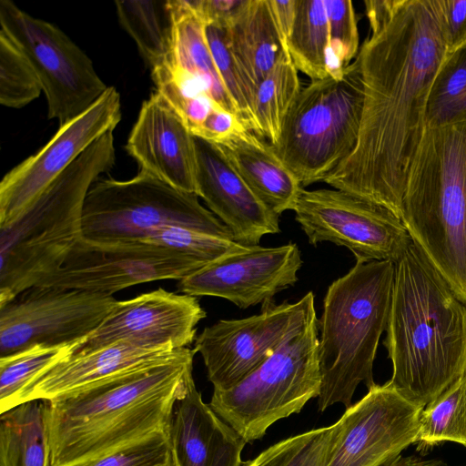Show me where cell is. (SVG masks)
<instances>
[{"mask_svg":"<svg viewBox=\"0 0 466 466\" xmlns=\"http://www.w3.org/2000/svg\"><path fill=\"white\" fill-rule=\"evenodd\" d=\"M356 59L363 83L359 137L324 182L400 218L410 165L426 130L433 80L450 56L436 0H396Z\"/></svg>","mask_w":466,"mask_h":466,"instance_id":"6da1fadb","label":"cell"},{"mask_svg":"<svg viewBox=\"0 0 466 466\" xmlns=\"http://www.w3.org/2000/svg\"><path fill=\"white\" fill-rule=\"evenodd\" d=\"M195 350L45 400L49 466H71L169 428L193 379Z\"/></svg>","mask_w":466,"mask_h":466,"instance_id":"7a4b0ae2","label":"cell"},{"mask_svg":"<svg viewBox=\"0 0 466 466\" xmlns=\"http://www.w3.org/2000/svg\"><path fill=\"white\" fill-rule=\"evenodd\" d=\"M394 265L389 382L424 408L466 372V303L413 241Z\"/></svg>","mask_w":466,"mask_h":466,"instance_id":"3957f363","label":"cell"},{"mask_svg":"<svg viewBox=\"0 0 466 466\" xmlns=\"http://www.w3.org/2000/svg\"><path fill=\"white\" fill-rule=\"evenodd\" d=\"M116 163L113 131L93 143L9 225L0 227V306L56 271L82 238L86 195Z\"/></svg>","mask_w":466,"mask_h":466,"instance_id":"277c9868","label":"cell"},{"mask_svg":"<svg viewBox=\"0 0 466 466\" xmlns=\"http://www.w3.org/2000/svg\"><path fill=\"white\" fill-rule=\"evenodd\" d=\"M400 219L466 303V124L426 128L409 170Z\"/></svg>","mask_w":466,"mask_h":466,"instance_id":"5b68a950","label":"cell"},{"mask_svg":"<svg viewBox=\"0 0 466 466\" xmlns=\"http://www.w3.org/2000/svg\"><path fill=\"white\" fill-rule=\"evenodd\" d=\"M395 265L356 262L326 291L318 319L321 389L320 411L337 403L346 409L360 383L370 389L380 339L386 331Z\"/></svg>","mask_w":466,"mask_h":466,"instance_id":"8992f818","label":"cell"},{"mask_svg":"<svg viewBox=\"0 0 466 466\" xmlns=\"http://www.w3.org/2000/svg\"><path fill=\"white\" fill-rule=\"evenodd\" d=\"M357 59L340 78L311 81L293 103L273 152L304 188L323 181L356 147L363 106Z\"/></svg>","mask_w":466,"mask_h":466,"instance_id":"52a82bcc","label":"cell"},{"mask_svg":"<svg viewBox=\"0 0 466 466\" xmlns=\"http://www.w3.org/2000/svg\"><path fill=\"white\" fill-rule=\"evenodd\" d=\"M321 389L317 315L240 382L215 390L210 408L247 443L299 413Z\"/></svg>","mask_w":466,"mask_h":466,"instance_id":"ba28073f","label":"cell"},{"mask_svg":"<svg viewBox=\"0 0 466 466\" xmlns=\"http://www.w3.org/2000/svg\"><path fill=\"white\" fill-rule=\"evenodd\" d=\"M180 226L232 239L229 229L198 201L139 170L127 180L98 178L83 208L82 238L98 243L136 242L164 226Z\"/></svg>","mask_w":466,"mask_h":466,"instance_id":"9c48e42d","label":"cell"},{"mask_svg":"<svg viewBox=\"0 0 466 466\" xmlns=\"http://www.w3.org/2000/svg\"><path fill=\"white\" fill-rule=\"evenodd\" d=\"M0 25L31 63L46 97L48 118L59 127L83 114L108 88L87 55L54 24L0 0Z\"/></svg>","mask_w":466,"mask_h":466,"instance_id":"30bf717a","label":"cell"},{"mask_svg":"<svg viewBox=\"0 0 466 466\" xmlns=\"http://www.w3.org/2000/svg\"><path fill=\"white\" fill-rule=\"evenodd\" d=\"M293 211L310 245L345 247L356 262L395 264L412 241L392 211L343 190L302 188Z\"/></svg>","mask_w":466,"mask_h":466,"instance_id":"8fae6325","label":"cell"},{"mask_svg":"<svg viewBox=\"0 0 466 466\" xmlns=\"http://www.w3.org/2000/svg\"><path fill=\"white\" fill-rule=\"evenodd\" d=\"M314 302L311 291L294 303L270 299L259 314L206 327L193 350L202 357L213 389L232 388L253 372L316 316Z\"/></svg>","mask_w":466,"mask_h":466,"instance_id":"7c38bea8","label":"cell"},{"mask_svg":"<svg viewBox=\"0 0 466 466\" xmlns=\"http://www.w3.org/2000/svg\"><path fill=\"white\" fill-rule=\"evenodd\" d=\"M207 266L190 255L144 241L98 243L81 238L61 267L35 286L112 296L141 283L181 280Z\"/></svg>","mask_w":466,"mask_h":466,"instance_id":"4fadbf2b","label":"cell"},{"mask_svg":"<svg viewBox=\"0 0 466 466\" xmlns=\"http://www.w3.org/2000/svg\"><path fill=\"white\" fill-rule=\"evenodd\" d=\"M116 301L106 294L33 286L0 306V357L35 345L83 340L102 324Z\"/></svg>","mask_w":466,"mask_h":466,"instance_id":"5bb4252c","label":"cell"},{"mask_svg":"<svg viewBox=\"0 0 466 466\" xmlns=\"http://www.w3.org/2000/svg\"><path fill=\"white\" fill-rule=\"evenodd\" d=\"M423 407L375 384L332 425L325 466H380L415 444Z\"/></svg>","mask_w":466,"mask_h":466,"instance_id":"9a60e30c","label":"cell"},{"mask_svg":"<svg viewBox=\"0 0 466 466\" xmlns=\"http://www.w3.org/2000/svg\"><path fill=\"white\" fill-rule=\"evenodd\" d=\"M121 117L120 95L108 86L87 110L59 127L43 147L6 173L0 183V227L12 223L93 143L114 131Z\"/></svg>","mask_w":466,"mask_h":466,"instance_id":"2e32d148","label":"cell"},{"mask_svg":"<svg viewBox=\"0 0 466 466\" xmlns=\"http://www.w3.org/2000/svg\"><path fill=\"white\" fill-rule=\"evenodd\" d=\"M206 316L197 297L157 289L116 301L102 324L74 354L118 341L151 348H187L195 341L197 326Z\"/></svg>","mask_w":466,"mask_h":466,"instance_id":"e0dca14e","label":"cell"},{"mask_svg":"<svg viewBox=\"0 0 466 466\" xmlns=\"http://www.w3.org/2000/svg\"><path fill=\"white\" fill-rule=\"evenodd\" d=\"M295 243L259 245L224 257L178 281V290L194 297H218L240 309L270 300L293 286L302 267Z\"/></svg>","mask_w":466,"mask_h":466,"instance_id":"ac0fdd59","label":"cell"},{"mask_svg":"<svg viewBox=\"0 0 466 466\" xmlns=\"http://www.w3.org/2000/svg\"><path fill=\"white\" fill-rule=\"evenodd\" d=\"M196 194L229 229L233 240L258 246L263 236L280 232L279 216L254 194L220 148L194 136Z\"/></svg>","mask_w":466,"mask_h":466,"instance_id":"d6986e66","label":"cell"},{"mask_svg":"<svg viewBox=\"0 0 466 466\" xmlns=\"http://www.w3.org/2000/svg\"><path fill=\"white\" fill-rule=\"evenodd\" d=\"M126 149L140 170L176 188L196 194L194 136L157 91L143 102Z\"/></svg>","mask_w":466,"mask_h":466,"instance_id":"ffe728a7","label":"cell"},{"mask_svg":"<svg viewBox=\"0 0 466 466\" xmlns=\"http://www.w3.org/2000/svg\"><path fill=\"white\" fill-rule=\"evenodd\" d=\"M186 348H151L118 341L94 350L75 353L35 381L23 395L22 403L50 400L100 381L179 357Z\"/></svg>","mask_w":466,"mask_h":466,"instance_id":"44dd1931","label":"cell"},{"mask_svg":"<svg viewBox=\"0 0 466 466\" xmlns=\"http://www.w3.org/2000/svg\"><path fill=\"white\" fill-rule=\"evenodd\" d=\"M174 466H241L246 441L206 403L193 381L169 424Z\"/></svg>","mask_w":466,"mask_h":466,"instance_id":"7402d4cb","label":"cell"},{"mask_svg":"<svg viewBox=\"0 0 466 466\" xmlns=\"http://www.w3.org/2000/svg\"><path fill=\"white\" fill-rule=\"evenodd\" d=\"M169 4L174 22L167 62L171 72L189 91L207 96L218 108L238 118L208 46L207 24L193 8L191 0H169Z\"/></svg>","mask_w":466,"mask_h":466,"instance_id":"603a6c76","label":"cell"},{"mask_svg":"<svg viewBox=\"0 0 466 466\" xmlns=\"http://www.w3.org/2000/svg\"><path fill=\"white\" fill-rule=\"evenodd\" d=\"M216 145L271 211L280 216L294 210L303 187L268 142L242 128Z\"/></svg>","mask_w":466,"mask_h":466,"instance_id":"cb8c5ba5","label":"cell"},{"mask_svg":"<svg viewBox=\"0 0 466 466\" xmlns=\"http://www.w3.org/2000/svg\"><path fill=\"white\" fill-rule=\"evenodd\" d=\"M224 32L231 55L256 94L258 84L280 57L289 54L269 0H245Z\"/></svg>","mask_w":466,"mask_h":466,"instance_id":"d4e9b609","label":"cell"},{"mask_svg":"<svg viewBox=\"0 0 466 466\" xmlns=\"http://www.w3.org/2000/svg\"><path fill=\"white\" fill-rule=\"evenodd\" d=\"M45 408L35 400L0 414V466H49Z\"/></svg>","mask_w":466,"mask_h":466,"instance_id":"484cf974","label":"cell"},{"mask_svg":"<svg viewBox=\"0 0 466 466\" xmlns=\"http://www.w3.org/2000/svg\"><path fill=\"white\" fill-rule=\"evenodd\" d=\"M115 5L119 23L136 42L149 68L167 63L174 27L169 0H118Z\"/></svg>","mask_w":466,"mask_h":466,"instance_id":"4316f807","label":"cell"},{"mask_svg":"<svg viewBox=\"0 0 466 466\" xmlns=\"http://www.w3.org/2000/svg\"><path fill=\"white\" fill-rule=\"evenodd\" d=\"M329 42L324 0H296L295 17L287 48L297 70L311 81L329 76Z\"/></svg>","mask_w":466,"mask_h":466,"instance_id":"83f0119b","label":"cell"},{"mask_svg":"<svg viewBox=\"0 0 466 466\" xmlns=\"http://www.w3.org/2000/svg\"><path fill=\"white\" fill-rule=\"evenodd\" d=\"M84 340L60 346L35 345L0 357V414L20 405L25 392L71 357Z\"/></svg>","mask_w":466,"mask_h":466,"instance_id":"f1b7e54d","label":"cell"},{"mask_svg":"<svg viewBox=\"0 0 466 466\" xmlns=\"http://www.w3.org/2000/svg\"><path fill=\"white\" fill-rule=\"evenodd\" d=\"M301 91L298 70L284 54L258 84L255 96V117L259 137L275 145L293 103Z\"/></svg>","mask_w":466,"mask_h":466,"instance_id":"f546056e","label":"cell"},{"mask_svg":"<svg viewBox=\"0 0 466 466\" xmlns=\"http://www.w3.org/2000/svg\"><path fill=\"white\" fill-rule=\"evenodd\" d=\"M419 423L418 451L445 441L466 447V372L422 409Z\"/></svg>","mask_w":466,"mask_h":466,"instance_id":"4dcf8cb0","label":"cell"},{"mask_svg":"<svg viewBox=\"0 0 466 466\" xmlns=\"http://www.w3.org/2000/svg\"><path fill=\"white\" fill-rule=\"evenodd\" d=\"M426 128L466 124V46L439 69L427 100Z\"/></svg>","mask_w":466,"mask_h":466,"instance_id":"1f68e13d","label":"cell"},{"mask_svg":"<svg viewBox=\"0 0 466 466\" xmlns=\"http://www.w3.org/2000/svg\"><path fill=\"white\" fill-rule=\"evenodd\" d=\"M42 89L40 80L20 48L0 31V103L21 108L36 99Z\"/></svg>","mask_w":466,"mask_h":466,"instance_id":"d6a6232c","label":"cell"},{"mask_svg":"<svg viewBox=\"0 0 466 466\" xmlns=\"http://www.w3.org/2000/svg\"><path fill=\"white\" fill-rule=\"evenodd\" d=\"M206 35L220 77L236 107L239 122L247 130L259 137L254 111L256 94L227 46L224 28L207 25Z\"/></svg>","mask_w":466,"mask_h":466,"instance_id":"836d02e7","label":"cell"},{"mask_svg":"<svg viewBox=\"0 0 466 466\" xmlns=\"http://www.w3.org/2000/svg\"><path fill=\"white\" fill-rule=\"evenodd\" d=\"M142 241L183 252L208 265L248 248L232 239L172 225L157 228Z\"/></svg>","mask_w":466,"mask_h":466,"instance_id":"e575fe53","label":"cell"},{"mask_svg":"<svg viewBox=\"0 0 466 466\" xmlns=\"http://www.w3.org/2000/svg\"><path fill=\"white\" fill-rule=\"evenodd\" d=\"M168 429L71 466H174Z\"/></svg>","mask_w":466,"mask_h":466,"instance_id":"d590c367","label":"cell"},{"mask_svg":"<svg viewBox=\"0 0 466 466\" xmlns=\"http://www.w3.org/2000/svg\"><path fill=\"white\" fill-rule=\"evenodd\" d=\"M329 430V426L313 429L281 440L243 466H307Z\"/></svg>","mask_w":466,"mask_h":466,"instance_id":"8d00e7d4","label":"cell"},{"mask_svg":"<svg viewBox=\"0 0 466 466\" xmlns=\"http://www.w3.org/2000/svg\"><path fill=\"white\" fill-rule=\"evenodd\" d=\"M324 5L330 40L328 56L340 58L348 66L360 51L353 3L350 0H324Z\"/></svg>","mask_w":466,"mask_h":466,"instance_id":"74e56055","label":"cell"},{"mask_svg":"<svg viewBox=\"0 0 466 466\" xmlns=\"http://www.w3.org/2000/svg\"><path fill=\"white\" fill-rule=\"evenodd\" d=\"M449 55L466 46V0H436Z\"/></svg>","mask_w":466,"mask_h":466,"instance_id":"f35d334b","label":"cell"},{"mask_svg":"<svg viewBox=\"0 0 466 466\" xmlns=\"http://www.w3.org/2000/svg\"><path fill=\"white\" fill-rule=\"evenodd\" d=\"M242 128L245 127L235 115L213 107L194 136L218 144Z\"/></svg>","mask_w":466,"mask_h":466,"instance_id":"ab89813d","label":"cell"},{"mask_svg":"<svg viewBox=\"0 0 466 466\" xmlns=\"http://www.w3.org/2000/svg\"><path fill=\"white\" fill-rule=\"evenodd\" d=\"M245 0H191L198 15L207 25L224 28Z\"/></svg>","mask_w":466,"mask_h":466,"instance_id":"60d3db41","label":"cell"},{"mask_svg":"<svg viewBox=\"0 0 466 466\" xmlns=\"http://www.w3.org/2000/svg\"><path fill=\"white\" fill-rule=\"evenodd\" d=\"M269 2L280 37L287 48L288 39L295 17L296 0H269Z\"/></svg>","mask_w":466,"mask_h":466,"instance_id":"b9f144b4","label":"cell"},{"mask_svg":"<svg viewBox=\"0 0 466 466\" xmlns=\"http://www.w3.org/2000/svg\"><path fill=\"white\" fill-rule=\"evenodd\" d=\"M380 466H447V464L439 460H424L415 456H402L400 454Z\"/></svg>","mask_w":466,"mask_h":466,"instance_id":"7bdbcfd3","label":"cell"}]
</instances>
